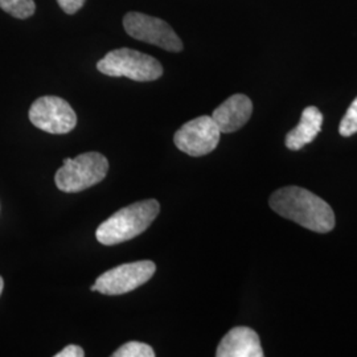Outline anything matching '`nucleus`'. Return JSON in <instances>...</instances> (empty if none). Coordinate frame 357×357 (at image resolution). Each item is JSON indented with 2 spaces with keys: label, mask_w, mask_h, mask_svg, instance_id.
I'll use <instances>...</instances> for the list:
<instances>
[{
  "label": "nucleus",
  "mask_w": 357,
  "mask_h": 357,
  "mask_svg": "<svg viewBox=\"0 0 357 357\" xmlns=\"http://www.w3.org/2000/svg\"><path fill=\"white\" fill-rule=\"evenodd\" d=\"M270 208L280 216L317 233L335 228V213L319 196L301 187H284L270 197Z\"/></svg>",
  "instance_id": "nucleus-1"
},
{
  "label": "nucleus",
  "mask_w": 357,
  "mask_h": 357,
  "mask_svg": "<svg viewBox=\"0 0 357 357\" xmlns=\"http://www.w3.org/2000/svg\"><path fill=\"white\" fill-rule=\"evenodd\" d=\"M0 8L16 19H28L36 11L33 0H0Z\"/></svg>",
  "instance_id": "nucleus-12"
},
{
  "label": "nucleus",
  "mask_w": 357,
  "mask_h": 357,
  "mask_svg": "<svg viewBox=\"0 0 357 357\" xmlns=\"http://www.w3.org/2000/svg\"><path fill=\"white\" fill-rule=\"evenodd\" d=\"M113 357H155V352L151 345L139 342H128L118 348Z\"/></svg>",
  "instance_id": "nucleus-13"
},
{
  "label": "nucleus",
  "mask_w": 357,
  "mask_h": 357,
  "mask_svg": "<svg viewBox=\"0 0 357 357\" xmlns=\"http://www.w3.org/2000/svg\"><path fill=\"white\" fill-rule=\"evenodd\" d=\"M97 69L105 76L128 77L139 82L155 81L163 75V66L156 59L130 48L109 52Z\"/></svg>",
  "instance_id": "nucleus-4"
},
{
  "label": "nucleus",
  "mask_w": 357,
  "mask_h": 357,
  "mask_svg": "<svg viewBox=\"0 0 357 357\" xmlns=\"http://www.w3.org/2000/svg\"><path fill=\"white\" fill-rule=\"evenodd\" d=\"M128 36L149 43L168 52L183 51V41L168 23L141 13H128L123 17Z\"/></svg>",
  "instance_id": "nucleus-6"
},
{
  "label": "nucleus",
  "mask_w": 357,
  "mask_h": 357,
  "mask_svg": "<svg viewBox=\"0 0 357 357\" xmlns=\"http://www.w3.org/2000/svg\"><path fill=\"white\" fill-rule=\"evenodd\" d=\"M217 357H264L258 333L249 327L231 328L217 347Z\"/></svg>",
  "instance_id": "nucleus-9"
},
{
  "label": "nucleus",
  "mask_w": 357,
  "mask_h": 357,
  "mask_svg": "<svg viewBox=\"0 0 357 357\" xmlns=\"http://www.w3.org/2000/svg\"><path fill=\"white\" fill-rule=\"evenodd\" d=\"M3 289H4V282H3V278L0 277V295L3 293Z\"/></svg>",
  "instance_id": "nucleus-17"
},
{
  "label": "nucleus",
  "mask_w": 357,
  "mask_h": 357,
  "mask_svg": "<svg viewBox=\"0 0 357 357\" xmlns=\"http://www.w3.org/2000/svg\"><path fill=\"white\" fill-rule=\"evenodd\" d=\"M109 172V162L102 153H85L76 159H65L64 165L57 169L56 187L65 193L85 191L101 183Z\"/></svg>",
  "instance_id": "nucleus-3"
},
{
  "label": "nucleus",
  "mask_w": 357,
  "mask_h": 357,
  "mask_svg": "<svg viewBox=\"0 0 357 357\" xmlns=\"http://www.w3.org/2000/svg\"><path fill=\"white\" fill-rule=\"evenodd\" d=\"M29 121L35 128L50 134H68L76 128L77 115L72 106L60 97L45 96L32 103Z\"/></svg>",
  "instance_id": "nucleus-7"
},
{
  "label": "nucleus",
  "mask_w": 357,
  "mask_h": 357,
  "mask_svg": "<svg viewBox=\"0 0 357 357\" xmlns=\"http://www.w3.org/2000/svg\"><path fill=\"white\" fill-rule=\"evenodd\" d=\"M86 0H57L61 10L68 15H73L82 8Z\"/></svg>",
  "instance_id": "nucleus-15"
},
{
  "label": "nucleus",
  "mask_w": 357,
  "mask_h": 357,
  "mask_svg": "<svg viewBox=\"0 0 357 357\" xmlns=\"http://www.w3.org/2000/svg\"><path fill=\"white\" fill-rule=\"evenodd\" d=\"M155 271L156 265L153 261H137L123 264L105 271L102 275L96 280V283L90 287V290L112 296L123 295L150 281Z\"/></svg>",
  "instance_id": "nucleus-5"
},
{
  "label": "nucleus",
  "mask_w": 357,
  "mask_h": 357,
  "mask_svg": "<svg viewBox=\"0 0 357 357\" xmlns=\"http://www.w3.org/2000/svg\"><path fill=\"white\" fill-rule=\"evenodd\" d=\"M253 113V102L245 94H234L221 103L212 118L221 132H234L243 128Z\"/></svg>",
  "instance_id": "nucleus-10"
},
{
  "label": "nucleus",
  "mask_w": 357,
  "mask_h": 357,
  "mask_svg": "<svg viewBox=\"0 0 357 357\" xmlns=\"http://www.w3.org/2000/svg\"><path fill=\"white\" fill-rule=\"evenodd\" d=\"M323 114L315 106H308L301 116V122L296 128L287 132L286 135V147L291 151H298L303 149L306 144L315 141L321 130Z\"/></svg>",
  "instance_id": "nucleus-11"
},
{
  "label": "nucleus",
  "mask_w": 357,
  "mask_h": 357,
  "mask_svg": "<svg viewBox=\"0 0 357 357\" xmlns=\"http://www.w3.org/2000/svg\"><path fill=\"white\" fill-rule=\"evenodd\" d=\"M339 132L342 137H352L354 134L357 132V98H355V101L351 103L349 109L347 110L342 122H340V126H339Z\"/></svg>",
  "instance_id": "nucleus-14"
},
{
  "label": "nucleus",
  "mask_w": 357,
  "mask_h": 357,
  "mask_svg": "<svg viewBox=\"0 0 357 357\" xmlns=\"http://www.w3.org/2000/svg\"><path fill=\"white\" fill-rule=\"evenodd\" d=\"M220 137L221 131L213 118L203 115L178 128L174 142L180 151L199 158L212 153L220 143Z\"/></svg>",
  "instance_id": "nucleus-8"
},
{
  "label": "nucleus",
  "mask_w": 357,
  "mask_h": 357,
  "mask_svg": "<svg viewBox=\"0 0 357 357\" xmlns=\"http://www.w3.org/2000/svg\"><path fill=\"white\" fill-rule=\"evenodd\" d=\"M159 212L160 205L153 199L128 205L97 228V241L105 246H113L132 240L153 224Z\"/></svg>",
  "instance_id": "nucleus-2"
},
{
  "label": "nucleus",
  "mask_w": 357,
  "mask_h": 357,
  "mask_svg": "<svg viewBox=\"0 0 357 357\" xmlns=\"http://www.w3.org/2000/svg\"><path fill=\"white\" fill-rule=\"evenodd\" d=\"M56 357H84L85 352L79 345L70 344L65 347L64 349L54 355Z\"/></svg>",
  "instance_id": "nucleus-16"
}]
</instances>
